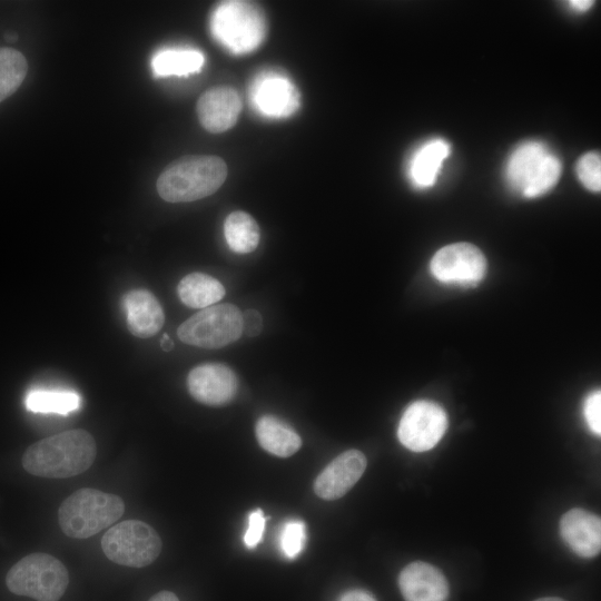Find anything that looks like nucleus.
Returning a JSON list of instances; mask_svg holds the SVG:
<instances>
[{"mask_svg":"<svg viewBox=\"0 0 601 601\" xmlns=\"http://www.w3.org/2000/svg\"><path fill=\"white\" fill-rule=\"evenodd\" d=\"M93 436L81 428L69 430L31 444L22 455L23 469L36 476L68 479L87 471L96 459Z\"/></svg>","mask_w":601,"mask_h":601,"instance_id":"f257e3e1","label":"nucleus"},{"mask_svg":"<svg viewBox=\"0 0 601 601\" xmlns=\"http://www.w3.org/2000/svg\"><path fill=\"white\" fill-rule=\"evenodd\" d=\"M227 171V165L220 157L185 156L162 170L157 179V191L168 203L195 201L217 191Z\"/></svg>","mask_w":601,"mask_h":601,"instance_id":"f03ea898","label":"nucleus"},{"mask_svg":"<svg viewBox=\"0 0 601 601\" xmlns=\"http://www.w3.org/2000/svg\"><path fill=\"white\" fill-rule=\"evenodd\" d=\"M125 512L118 495L83 487L63 500L58 510L61 531L72 539H87L117 522Z\"/></svg>","mask_w":601,"mask_h":601,"instance_id":"7ed1b4c3","label":"nucleus"},{"mask_svg":"<svg viewBox=\"0 0 601 601\" xmlns=\"http://www.w3.org/2000/svg\"><path fill=\"white\" fill-rule=\"evenodd\" d=\"M559 157L543 142L524 141L510 155L505 178L512 190L526 198H535L551 190L560 179Z\"/></svg>","mask_w":601,"mask_h":601,"instance_id":"20e7f679","label":"nucleus"},{"mask_svg":"<svg viewBox=\"0 0 601 601\" xmlns=\"http://www.w3.org/2000/svg\"><path fill=\"white\" fill-rule=\"evenodd\" d=\"M68 570L57 558L42 552L26 555L8 571L6 584L17 594L37 601H58L67 590Z\"/></svg>","mask_w":601,"mask_h":601,"instance_id":"39448f33","label":"nucleus"},{"mask_svg":"<svg viewBox=\"0 0 601 601\" xmlns=\"http://www.w3.org/2000/svg\"><path fill=\"white\" fill-rule=\"evenodd\" d=\"M214 36L230 51L245 53L259 46L266 36V20L253 2L225 1L211 17Z\"/></svg>","mask_w":601,"mask_h":601,"instance_id":"423d86ee","label":"nucleus"},{"mask_svg":"<svg viewBox=\"0 0 601 601\" xmlns=\"http://www.w3.org/2000/svg\"><path fill=\"white\" fill-rule=\"evenodd\" d=\"M105 555L112 562L144 568L160 554L162 543L156 530L138 520H126L112 525L101 539Z\"/></svg>","mask_w":601,"mask_h":601,"instance_id":"0eeeda50","label":"nucleus"},{"mask_svg":"<svg viewBox=\"0 0 601 601\" xmlns=\"http://www.w3.org/2000/svg\"><path fill=\"white\" fill-rule=\"evenodd\" d=\"M243 333V313L233 304L211 305L186 319L177 329L179 339L201 348H220Z\"/></svg>","mask_w":601,"mask_h":601,"instance_id":"6e6552de","label":"nucleus"},{"mask_svg":"<svg viewBox=\"0 0 601 601\" xmlns=\"http://www.w3.org/2000/svg\"><path fill=\"white\" fill-rule=\"evenodd\" d=\"M447 428V415L432 401H416L404 411L397 428L400 442L413 452L433 449Z\"/></svg>","mask_w":601,"mask_h":601,"instance_id":"1a4fd4ad","label":"nucleus"},{"mask_svg":"<svg viewBox=\"0 0 601 601\" xmlns=\"http://www.w3.org/2000/svg\"><path fill=\"white\" fill-rule=\"evenodd\" d=\"M486 269L485 256L469 243H455L440 248L430 263L435 279L461 286L476 285L485 276Z\"/></svg>","mask_w":601,"mask_h":601,"instance_id":"9d476101","label":"nucleus"},{"mask_svg":"<svg viewBox=\"0 0 601 601\" xmlns=\"http://www.w3.org/2000/svg\"><path fill=\"white\" fill-rule=\"evenodd\" d=\"M187 387L197 402L210 406H221L236 396L238 380L228 366L219 363H206L189 372Z\"/></svg>","mask_w":601,"mask_h":601,"instance_id":"9b49d317","label":"nucleus"},{"mask_svg":"<svg viewBox=\"0 0 601 601\" xmlns=\"http://www.w3.org/2000/svg\"><path fill=\"white\" fill-rule=\"evenodd\" d=\"M365 469L366 457L361 451L343 452L316 477L314 492L323 500L339 499L356 484Z\"/></svg>","mask_w":601,"mask_h":601,"instance_id":"f8f14e48","label":"nucleus"},{"mask_svg":"<svg viewBox=\"0 0 601 601\" xmlns=\"http://www.w3.org/2000/svg\"><path fill=\"white\" fill-rule=\"evenodd\" d=\"M243 102L238 91L231 87H214L198 99L196 111L200 125L211 134H220L237 122Z\"/></svg>","mask_w":601,"mask_h":601,"instance_id":"ddd939ff","label":"nucleus"},{"mask_svg":"<svg viewBox=\"0 0 601 601\" xmlns=\"http://www.w3.org/2000/svg\"><path fill=\"white\" fill-rule=\"evenodd\" d=\"M398 587L405 601H446L449 597L444 574L422 561L412 562L401 571Z\"/></svg>","mask_w":601,"mask_h":601,"instance_id":"4468645a","label":"nucleus"},{"mask_svg":"<svg viewBox=\"0 0 601 601\" xmlns=\"http://www.w3.org/2000/svg\"><path fill=\"white\" fill-rule=\"evenodd\" d=\"M252 96L256 107L272 117H288L300 105L296 86L288 78L275 73L260 77L253 86Z\"/></svg>","mask_w":601,"mask_h":601,"instance_id":"2eb2a0df","label":"nucleus"},{"mask_svg":"<svg viewBox=\"0 0 601 601\" xmlns=\"http://www.w3.org/2000/svg\"><path fill=\"white\" fill-rule=\"evenodd\" d=\"M560 534L568 546L579 556L593 558L601 549V521L584 509L574 508L563 514Z\"/></svg>","mask_w":601,"mask_h":601,"instance_id":"dca6fc26","label":"nucleus"},{"mask_svg":"<svg viewBox=\"0 0 601 601\" xmlns=\"http://www.w3.org/2000/svg\"><path fill=\"white\" fill-rule=\"evenodd\" d=\"M122 307L127 315L130 333L140 338L157 334L165 322L161 305L152 293L146 289H134L122 297Z\"/></svg>","mask_w":601,"mask_h":601,"instance_id":"f3484780","label":"nucleus"},{"mask_svg":"<svg viewBox=\"0 0 601 601\" xmlns=\"http://www.w3.org/2000/svg\"><path fill=\"white\" fill-rule=\"evenodd\" d=\"M450 152V145L441 138H433L421 145L408 162L407 174L413 186L420 189L432 187Z\"/></svg>","mask_w":601,"mask_h":601,"instance_id":"a211bd4d","label":"nucleus"},{"mask_svg":"<svg viewBox=\"0 0 601 601\" xmlns=\"http://www.w3.org/2000/svg\"><path fill=\"white\" fill-rule=\"evenodd\" d=\"M255 433L259 445L268 453L279 457L293 455L302 445L299 435L273 415L262 416L256 423Z\"/></svg>","mask_w":601,"mask_h":601,"instance_id":"6ab92c4d","label":"nucleus"},{"mask_svg":"<svg viewBox=\"0 0 601 601\" xmlns=\"http://www.w3.org/2000/svg\"><path fill=\"white\" fill-rule=\"evenodd\" d=\"M177 293L186 306L206 308L224 297L225 287L207 274L190 273L179 282Z\"/></svg>","mask_w":601,"mask_h":601,"instance_id":"aec40b11","label":"nucleus"},{"mask_svg":"<svg viewBox=\"0 0 601 601\" xmlns=\"http://www.w3.org/2000/svg\"><path fill=\"white\" fill-rule=\"evenodd\" d=\"M204 55L194 49H164L151 60V68L157 77L187 76L200 71Z\"/></svg>","mask_w":601,"mask_h":601,"instance_id":"412c9836","label":"nucleus"},{"mask_svg":"<svg viewBox=\"0 0 601 601\" xmlns=\"http://www.w3.org/2000/svg\"><path fill=\"white\" fill-rule=\"evenodd\" d=\"M226 242L231 250L247 254L255 250L259 243L260 231L256 220L247 213H230L224 224Z\"/></svg>","mask_w":601,"mask_h":601,"instance_id":"4be33fe9","label":"nucleus"},{"mask_svg":"<svg viewBox=\"0 0 601 601\" xmlns=\"http://www.w3.org/2000/svg\"><path fill=\"white\" fill-rule=\"evenodd\" d=\"M28 411L66 415L79 407L80 397L70 391L32 390L24 400Z\"/></svg>","mask_w":601,"mask_h":601,"instance_id":"5701e85b","label":"nucleus"},{"mask_svg":"<svg viewBox=\"0 0 601 601\" xmlns=\"http://www.w3.org/2000/svg\"><path fill=\"white\" fill-rule=\"evenodd\" d=\"M28 71L24 56L11 48H0V102L22 83Z\"/></svg>","mask_w":601,"mask_h":601,"instance_id":"b1692460","label":"nucleus"},{"mask_svg":"<svg viewBox=\"0 0 601 601\" xmlns=\"http://www.w3.org/2000/svg\"><path fill=\"white\" fill-rule=\"evenodd\" d=\"M306 543V525L300 520L287 521L280 531L279 544L283 553L288 559L296 558Z\"/></svg>","mask_w":601,"mask_h":601,"instance_id":"393cba45","label":"nucleus"},{"mask_svg":"<svg viewBox=\"0 0 601 601\" xmlns=\"http://www.w3.org/2000/svg\"><path fill=\"white\" fill-rule=\"evenodd\" d=\"M577 174L583 186L594 193L601 189V158L599 152L584 154L577 164Z\"/></svg>","mask_w":601,"mask_h":601,"instance_id":"a878e982","label":"nucleus"},{"mask_svg":"<svg viewBox=\"0 0 601 601\" xmlns=\"http://www.w3.org/2000/svg\"><path fill=\"white\" fill-rule=\"evenodd\" d=\"M583 415L591 432L599 436L601 434V392L599 390L587 396Z\"/></svg>","mask_w":601,"mask_h":601,"instance_id":"bb28decb","label":"nucleus"},{"mask_svg":"<svg viewBox=\"0 0 601 601\" xmlns=\"http://www.w3.org/2000/svg\"><path fill=\"white\" fill-rule=\"evenodd\" d=\"M266 518L262 509H256L248 515V526L244 534L247 548L254 549L260 542L265 530Z\"/></svg>","mask_w":601,"mask_h":601,"instance_id":"cd10ccee","label":"nucleus"},{"mask_svg":"<svg viewBox=\"0 0 601 601\" xmlns=\"http://www.w3.org/2000/svg\"><path fill=\"white\" fill-rule=\"evenodd\" d=\"M263 328V318L255 309H247L243 313V332L248 336H256Z\"/></svg>","mask_w":601,"mask_h":601,"instance_id":"c85d7f7f","label":"nucleus"},{"mask_svg":"<svg viewBox=\"0 0 601 601\" xmlns=\"http://www.w3.org/2000/svg\"><path fill=\"white\" fill-rule=\"evenodd\" d=\"M338 601H376V599L364 590H349L345 592Z\"/></svg>","mask_w":601,"mask_h":601,"instance_id":"c756f323","label":"nucleus"},{"mask_svg":"<svg viewBox=\"0 0 601 601\" xmlns=\"http://www.w3.org/2000/svg\"><path fill=\"white\" fill-rule=\"evenodd\" d=\"M594 1L591 0H571L570 7L577 12H584L593 6Z\"/></svg>","mask_w":601,"mask_h":601,"instance_id":"7c9ffc66","label":"nucleus"},{"mask_svg":"<svg viewBox=\"0 0 601 601\" xmlns=\"http://www.w3.org/2000/svg\"><path fill=\"white\" fill-rule=\"evenodd\" d=\"M148 601H179L178 597L170 591H160Z\"/></svg>","mask_w":601,"mask_h":601,"instance_id":"2f4dec72","label":"nucleus"},{"mask_svg":"<svg viewBox=\"0 0 601 601\" xmlns=\"http://www.w3.org/2000/svg\"><path fill=\"white\" fill-rule=\"evenodd\" d=\"M160 346L165 352H169L170 349H173L174 343L167 334H165L160 339Z\"/></svg>","mask_w":601,"mask_h":601,"instance_id":"473e14b6","label":"nucleus"},{"mask_svg":"<svg viewBox=\"0 0 601 601\" xmlns=\"http://www.w3.org/2000/svg\"><path fill=\"white\" fill-rule=\"evenodd\" d=\"M534 601H564V600L556 597H545V598L536 599Z\"/></svg>","mask_w":601,"mask_h":601,"instance_id":"72a5a7b5","label":"nucleus"}]
</instances>
